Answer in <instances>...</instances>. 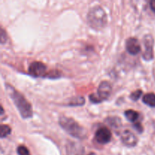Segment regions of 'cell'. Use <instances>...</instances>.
<instances>
[{"label": "cell", "mask_w": 155, "mask_h": 155, "mask_svg": "<svg viewBox=\"0 0 155 155\" xmlns=\"http://www.w3.org/2000/svg\"><path fill=\"white\" fill-rule=\"evenodd\" d=\"M88 155H96V154H95V153H94V152H91V153H89Z\"/></svg>", "instance_id": "cell-23"}, {"label": "cell", "mask_w": 155, "mask_h": 155, "mask_svg": "<svg viewBox=\"0 0 155 155\" xmlns=\"http://www.w3.org/2000/svg\"><path fill=\"white\" fill-rule=\"evenodd\" d=\"M85 104V99L82 96L74 97L71 99V101L68 102L69 106H81Z\"/></svg>", "instance_id": "cell-14"}, {"label": "cell", "mask_w": 155, "mask_h": 155, "mask_svg": "<svg viewBox=\"0 0 155 155\" xmlns=\"http://www.w3.org/2000/svg\"><path fill=\"white\" fill-rule=\"evenodd\" d=\"M142 90H136L135 92H132L131 95H130V98L133 101H138V100L140 98V97L142 96Z\"/></svg>", "instance_id": "cell-17"}, {"label": "cell", "mask_w": 155, "mask_h": 155, "mask_svg": "<svg viewBox=\"0 0 155 155\" xmlns=\"http://www.w3.org/2000/svg\"><path fill=\"white\" fill-rule=\"evenodd\" d=\"M111 91L112 87L110 83L107 81H102L98 86L97 95L103 101L110 96Z\"/></svg>", "instance_id": "cell-10"}, {"label": "cell", "mask_w": 155, "mask_h": 155, "mask_svg": "<svg viewBox=\"0 0 155 155\" xmlns=\"http://www.w3.org/2000/svg\"><path fill=\"white\" fill-rule=\"evenodd\" d=\"M5 86L6 92L13 101L14 104L18 108L21 116L24 119H28V118L32 117L33 116L32 106L30 102L26 99L25 97L9 84H5Z\"/></svg>", "instance_id": "cell-1"}, {"label": "cell", "mask_w": 155, "mask_h": 155, "mask_svg": "<svg viewBox=\"0 0 155 155\" xmlns=\"http://www.w3.org/2000/svg\"><path fill=\"white\" fill-rule=\"evenodd\" d=\"M11 131V128L9 127V126L8 125H5V124H2L1 126V138L2 139H4V138L7 137L8 135H10Z\"/></svg>", "instance_id": "cell-15"}, {"label": "cell", "mask_w": 155, "mask_h": 155, "mask_svg": "<svg viewBox=\"0 0 155 155\" xmlns=\"http://www.w3.org/2000/svg\"><path fill=\"white\" fill-rule=\"evenodd\" d=\"M142 101L149 107H155V94L152 92L145 94L142 98Z\"/></svg>", "instance_id": "cell-12"}, {"label": "cell", "mask_w": 155, "mask_h": 155, "mask_svg": "<svg viewBox=\"0 0 155 155\" xmlns=\"http://www.w3.org/2000/svg\"><path fill=\"white\" fill-rule=\"evenodd\" d=\"M126 118L129 121L132 123H136V120L139 119V114L137 111L133 110H127L124 112Z\"/></svg>", "instance_id": "cell-13"}, {"label": "cell", "mask_w": 155, "mask_h": 155, "mask_svg": "<svg viewBox=\"0 0 155 155\" xmlns=\"http://www.w3.org/2000/svg\"><path fill=\"white\" fill-rule=\"evenodd\" d=\"M60 76H61V74L59 71H51V72L48 73V74H46V75H45V77L54 79V78H58V77H59Z\"/></svg>", "instance_id": "cell-19"}, {"label": "cell", "mask_w": 155, "mask_h": 155, "mask_svg": "<svg viewBox=\"0 0 155 155\" xmlns=\"http://www.w3.org/2000/svg\"><path fill=\"white\" fill-rule=\"evenodd\" d=\"M121 141L127 147H135L138 143V138L130 130H125L121 133Z\"/></svg>", "instance_id": "cell-8"}, {"label": "cell", "mask_w": 155, "mask_h": 155, "mask_svg": "<svg viewBox=\"0 0 155 155\" xmlns=\"http://www.w3.org/2000/svg\"><path fill=\"white\" fill-rule=\"evenodd\" d=\"M134 127H135V129H136V130L139 132V133H142V131H143V127L142 126L141 123H139V122L135 123Z\"/></svg>", "instance_id": "cell-21"}, {"label": "cell", "mask_w": 155, "mask_h": 155, "mask_svg": "<svg viewBox=\"0 0 155 155\" xmlns=\"http://www.w3.org/2000/svg\"><path fill=\"white\" fill-rule=\"evenodd\" d=\"M112 134L107 127H101L96 131L95 134V139L98 144L105 145L110 142Z\"/></svg>", "instance_id": "cell-6"}, {"label": "cell", "mask_w": 155, "mask_h": 155, "mask_svg": "<svg viewBox=\"0 0 155 155\" xmlns=\"http://www.w3.org/2000/svg\"><path fill=\"white\" fill-rule=\"evenodd\" d=\"M150 8L155 13V0H151L150 2Z\"/></svg>", "instance_id": "cell-22"}, {"label": "cell", "mask_w": 155, "mask_h": 155, "mask_svg": "<svg viewBox=\"0 0 155 155\" xmlns=\"http://www.w3.org/2000/svg\"><path fill=\"white\" fill-rule=\"evenodd\" d=\"M17 153L18 155H30L28 148L25 145H19L17 148Z\"/></svg>", "instance_id": "cell-16"}, {"label": "cell", "mask_w": 155, "mask_h": 155, "mask_svg": "<svg viewBox=\"0 0 155 155\" xmlns=\"http://www.w3.org/2000/svg\"><path fill=\"white\" fill-rule=\"evenodd\" d=\"M58 123L61 127L72 137L78 139H83L86 138L87 133L86 130L73 118L61 116L59 118Z\"/></svg>", "instance_id": "cell-2"}, {"label": "cell", "mask_w": 155, "mask_h": 155, "mask_svg": "<svg viewBox=\"0 0 155 155\" xmlns=\"http://www.w3.org/2000/svg\"><path fill=\"white\" fill-rule=\"evenodd\" d=\"M105 122L113 129H119L120 128V127L122 126L121 120H120L119 117H107V119H106Z\"/></svg>", "instance_id": "cell-11"}, {"label": "cell", "mask_w": 155, "mask_h": 155, "mask_svg": "<svg viewBox=\"0 0 155 155\" xmlns=\"http://www.w3.org/2000/svg\"><path fill=\"white\" fill-rule=\"evenodd\" d=\"M47 68L42 62L33 61L29 66V74L34 77H45Z\"/></svg>", "instance_id": "cell-5"}, {"label": "cell", "mask_w": 155, "mask_h": 155, "mask_svg": "<svg viewBox=\"0 0 155 155\" xmlns=\"http://www.w3.org/2000/svg\"><path fill=\"white\" fill-rule=\"evenodd\" d=\"M144 51L142 57L145 61H151L154 58V39L150 34L145 35L143 38Z\"/></svg>", "instance_id": "cell-4"}, {"label": "cell", "mask_w": 155, "mask_h": 155, "mask_svg": "<svg viewBox=\"0 0 155 155\" xmlns=\"http://www.w3.org/2000/svg\"><path fill=\"white\" fill-rule=\"evenodd\" d=\"M126 49L130 54H139L141 51V45L139 40L135 37H130L126 41Z\"/></svg>", "instance_id": "cell-9"}, {"label": "cell", "mask_w": 155, "mask_h": 155, "mask_svg": "<svg viewBox=\"0 0 155 155\" xmlns=\"http://www.w3.org/2000/svg\"><path fill=\"white\" fill-rule=\"evenodd\" d=\"M89 100L92 101L94 104H98V103H101L102 101V100L98 97V95H97V93H92L89 95Z\"/></svg>", "instance_id": "cell-18"}, {"label": "cell", "mask_w": 155, "mask_h": 155, "mask_svg": "<svg viewBox=\"0 0 155 155\" xmlns=\"http://www.w3.org/2000/svg\"><path fill=\"white\" fill-rule=\"evenodd\" d=\"M7 39V36H6V33L5 32L4 29H1V33H0V41L2 43H5Z\"/></svg>", "instance_id": "cell-20"}, {"label": "cell", "mask_w": 155, "mask_h": 155, "mask_svg": "<svg viewBox=\"0 0 155 155\" xmlns=\"http://www.w3.org/2000/svg\"><path fill=\"white\" fill-rule=\"evenodd\" d=\"M66 155H85V148L74 141H68L66 145Z\"/></svg>", "instance_id": "cell-7"}, {"label": "cell", "mask_w": 155, "mask_h": 155, "mask_svg": "<svg viewBox=\"0 0 155 155\" xmlns=\"http://www.w3.org/2000/svg\"><path fill=\"white\" fill-rule=\"evenodd\" d=\"M87 22L92 29L101 30L107 24V17L105 11L100 5H95L89 9L87 15Z\"/></svg>", "instance_id": "cell-3"}]
</instances>
